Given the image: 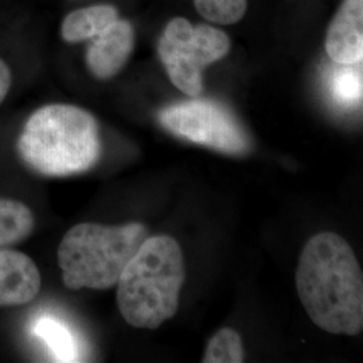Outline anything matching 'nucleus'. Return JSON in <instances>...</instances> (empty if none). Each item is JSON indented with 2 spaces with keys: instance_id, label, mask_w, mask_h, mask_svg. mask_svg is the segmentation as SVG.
Returning <instances> with one entry per match:
<instances>
[{
  "instance_id": "nucleus-1",
  "label": "nucleus",
  "mask_w": 363,
  "mask_h": 363,
  "mask_svg": "<svg viewBox=\"0 0 363 363\" xmlns=\"http://www.w3.org/2000/svg\"><path fill=\"white\" fill-rule=\"evenodd\" d=\"M296 289L313 325L335 335H358L363 328V276L349 242L333 232L304 245Z\"/></svg>"
},
{
  "instance_id": "nucleus-2",
  "label": "nucleus",
  "mask_w": 363,
  "mask_h": 363,
  "mask_svg": "<svg viewBox=\"0 0 363 363\" xmlns=\"http://www.w3.org/2000/svg\"><path fill=\"white\" fill-rule=\"evenodd\" d=\"M16 151L25 166L39 175L84 174L101 157L100 127L91 112L76 105H43L27 118Z\"/></svg>"
},
{
  "instance_id": "nucleus-3",
  "label": "nucleus",
  "mask_w": 363,
  "mask_h": 363,
  "mask_svg": "<svg viewBox=\"0 0 363 363\" xmlns=\"http://www.w3.org/2000/svg\"><path fill=\"white\" fill-rule=\"evenodd\" d=\"M186 279L179 244L169 235L147 237L117 281V307L135 328L154 330L179 306Z\"/></svg>"
},
{
  "instance_id": "nucleus-4",
  "label": "nucleus",
  "mask_w": 363,
  "mask_h": 363,
  "mask_svg": "<svg viewBox=\"0 0 363 363\" xmlns=\"http://www.w3.org/2000/svg\"><path fill=\"white\" fill-rule=\"evenodd\" d=\"M148 237L139 222L101 225L84 222L66 232L57 259L66 288L104 291L115 286L138 249Z\"/></svg>"
},
{
  "instance_id": "nucleus-5",
  "label": "nucleus",
  "mask_w": 363,
  "mask_h": 363,
  "mask_svg": "<svg viewBox=\"0 0 363 363\" xmlns=\"http://www.w3.org/2000/svg\"><path fill=\"white\" fill-rule=\"evenodd\" d=\"M230 52L225 31L210 25L193 26L186 18H174L164 27L157 52L174 86L190 97L203 91V70Z\"/></svg>"
},
{
  "instance_id": "nucleus-6",
  "label": "nucleus",
  "mask_w": 363,
  "mask_h": 363,
  "mask_svg": "<svg viewBox=\"0 0 363 363\" xmlns=\"http://www.w3.org/2000/svg\"><path fill=\"white\" fill-rule=\"evenodd\" d=\"M157 117L175 136L228 155H244L252 148V139L240 120L213 100L194 97L175 103L163 108Z\"/></svg>"
},
{
  "instance_id": "nucleus-7",
  "label": "nucleus",
  "mask_w": 363,
  "mask_h": 363,
  "mask_svg": "<svg viewBox=\"0 0 363 363\" xmlns=\"http://www.w3.org/2000/svg\"><path fill=\"white\" fill-rule=\"evenodd\" d=\"M89 42L86 66L93 77L108 81L128 64L135 48V30L130 21L118 18Z\"/></svg>"
},
{
  "instance_id": "nucleus-8",
  "label": "nucleus",
  "mask_w": 363,
  "mask_h": 363,
  "mask_svg": "<svg viewBox=\"0 0 363 363\" xmlns=\"http://www.w3.org/2000/svg\"><path fill=\"white\" fill-rule=\"evenodd\" d=\"M42 276L26 253L0 247V307H22L38 296Z\"/></svg>"
},
{
  "instance_id": "nucleus-9",
  "label": "nucleus",
  "mask_w": 363,
  "mask_h": 363,
  "mask_svg": "<svg viewBox=\"0 0 363 363\" xmlns=\"http://www.w3.org/2000/svg\"><path fill=\"white\" fill-rule=\"evenodd\" d=\"M325 52L337 65L363 60V0H343L325 35Z\"/></svg>"
},
{
  "instance_id": "nucleus-10",
  "label": "nucleus",
  "mask_w": 363,
  "mask_h": 363,
  "mask_svg": "<svg viewBox=\"0 0 363 363\" xmlns=\"http://www.w3.org/2000/svg\"><path fill=\"white\" fill-rule=\"evenodd\" d=\"M120 18L112 4H93L67 13L61 25V37L67 43H81L97 37Z\"/></svg>"
},
{
  "instance_id": "nucleus-11",
  "label": "nucleus",
  "mask_w": 363,
  "mask_h": 363,
  "mask_svg": "<svg viewBox=\"0 0 363 363\" xmlns=\"http://www.w3.org/2000/svg\"><path fill=\"white\" fill-rule=\"evenodd\" d=\"M34 229L35 216L26 203L11 198H0V247L26 241Z\"/></svg>"
},
{
  "instance_id": "nucleus-12",
  "label": "nucleus",
  "mask_w": 363,
  "mask_h": 363,
  "mask_svg": "<svg viewBox=\"0 0 363 363\" xmlns=\"http://www.w3.org/2000/svg\"><path fill=\"white\" fill-rule=\"evenodd\" d=\"M34 334L42 339L58 362L78 361L76 337L70 328L52 316H42L34 325Z\"/></svg>"
},
{
  "instance_id": "nucleus-13",
  "label": "nucleus",
  "mask_w": 363,
  "mask_h": 363,
  "mask_svg": "<svg viewBox=\"0 0 363 363\" xmlns=\"http://www.w3.org/2000/svg\"><path fill=\"white\" fill-rule=\"evenodd\" d=\"M330 91L337 105L343 108H357L362 103V67L339 65L330 78Z\"/></svg>"
},
{
  "instance_id": "nucleus-14",
  "label": "nucleus",
  "mask_w": 363,
  "mask_h": 363,
  "mask_svg": "<svg viewBox=\"0 0 363 363\" xmlns=\"http://www.w3.org/2000/svg\"><path fill=\"white\" fill-rule=\"evenodd\" d=\"M244 347L240 334L233 328H222L208 340L203 363H241Z\"/></svg>"
},
{
  "instance_id": "nucleus-15",
  "label": "nucleus",
  "mask_w": 363,
  "mask_h": 363,
  "mask_svg": "<svg viewBox=\"0 0 363 363\" xmlns=\"http://www.w3.org/2000/svg\"><path fill=\"white\" fill-rule=\"evenodd\" d=\"M198 13L214 25H235L247 11V0H194Z\"/></svg>"
},
{
  "instance_id": "nucleus-16",
  "label": "nucleus",
  "mask_w": 363,
  "mask_h": 363,
  "mask_svg": "<svg viewBox=\"0 0 363 363\" xmlns=\"http://www.w3.org/2000/svg\"><path fill=\"white\" fill-rule=\"evenodd\" d=\"M13 86V72L4 60L0 58V105L6 100Z\"/></svg>"
}]
</instances>
